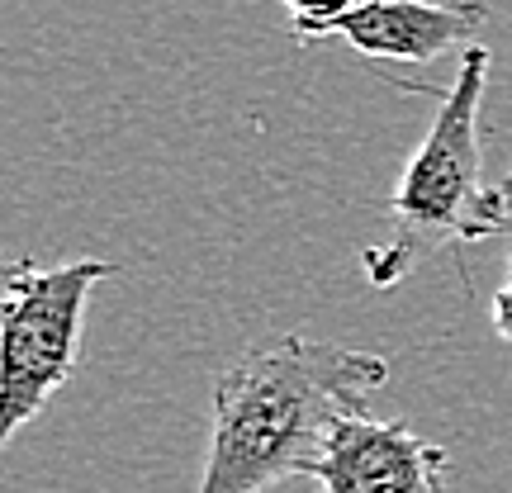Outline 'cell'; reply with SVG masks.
Listing matches in <instances>:
<instances>
[{
    "mask_svg": "<svg viewBox=\"0 0 512 493\" xmlns=\"http://www.w3.org/2000/svg\"><path fill=\"white\" fill-rule=\"evenodd\" d=\"M380 351L337 347L304 332L238 351L214 380L209 456L195 493H266L318 470L332 422L384 389Z\"/></svg>",
    "mask_w": 512,
    "mask_h": 493,
    "instance_id": "obj_1",
    "label": "cell"
},
{
    "mask_svg": "<svg viewBox=\"0 0 512 493\" xmlns=\"http://www.w3.org/2000/svg\"><path fill=\"white\" fill-rule=\"evenodd\" d=\"M494 57L479 43L460 57V72L437 95V114L427 138L413 147L399 185L384 200L389 238L361 252V271L375 290L399 285L437 252L470 247V242L508 233L503 185H484V152H479V110L489 91Z\"/></svg>",
    "mask_w": 512,
    "mask_h": 493,
    "instance_id": "obj_2",
    "label": "cell"
},
{
    "mask_svg": "<svg viewBox=\"0 0 512 493\" xmlns=\"http://www.w3.org/2000/svg\"><path fill=\"white\" fill-rule=\"evenodd\" d=\"M119 275L114 261H57L38 266L15 256L5 266L0 294V446L19 437L24 422H34L48 399L72 380L81 356V323L100 280Z\"/></svg>",
    "mask_w": 512,
    "mask_h": 493,
    "instance_id": "obj_3",
    "label": "cell"
},
{
    "mask_svg": "<svg viewBox=\"0 0 512 493\" xmlns=\"http://www.w3.org/2000/svg\"><path fill=\"white\" fill-rule=\"evenodd\" d=\"M313 479L323 493H451V456L408 422L356 408L332 422Z\"/></svg>",
    "mask_w": 512,
    "mask_h": 493,
    "instance_id": "obj_4",
    "label": "cell"
},
{
    "mask_svg": "<svg viewBox=\"0 0 512 493\" xmlns=\"http://www.w3.org/2000/svg\"><path fill=\"white\" fill-rule=\"evenodd\" d=\"M489 0H361L356 10L304 34L299 43L342 38L370 62H437L479 48Z\"/></svg>",
    "mask_w": 512,
    "mask_h": 493,
    "instance_id": "obj_5",
    "label": "cell"
},
{
    "mask_svg": "<svg viewBox=\"0 0 512 493\" xmlns=\"http://www.w3.org/2000/svg\"><path fill=\"white\" fill-rule=\"evenodd\" d=\"M280 5L290 10V34L304 38V34H313V29L332 24V19H342L347 10H356L361 0H280Z\"/></svg>",
    "mask_w": 512,
    "mask_h": 493,
    "instance_id": "obj_6",
    "label": "cell"
},
{
    "mask_svg": "<svg viewBox=\"0 0 512 493\" xmlns=\"http://www.w3.org/2000/svg\"><path fill=\"white\" fill-rule=\"evenodd\" d=\"M489 323H494V332L512 347V252H508V285L494 290V299H489Z\"/></svg>",
    "mask_w": 512,
    "mask_h": 493,
    "instance_id": "obj_7",
    "label": "cell"
},
{
    "mask_svg": "<svg viewBox=\"0 0 512 493\" xmlns=\"http://www.w3.org/2000/svg\"><path fill=\"white\" fill-rule=\"evenodd\" d=\"M503 204H508V233H512V166H508V176H503Z\"/></svg>",
    "mask_w": 512,
    "mask_h": 493,
    "instance_id": "obj_8",
    "label": "cell"
}]
</instances>
